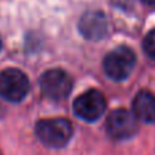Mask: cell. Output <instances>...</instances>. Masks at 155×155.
Segmentation results:
<instances>
[{
    "label": "cell",
    "mask_w": 155,
    "mask_h": 155,
    "mask_svg": "<svg viewBox=\"0 0 155 155\" xmlns=\"http://www.w3.org/2000/svg\"><path fill=\"white\" fill-rule=\"evenodd\" d=\"M78 30L88 40H102L107 36V18L102 11H88L80 19Z\"/></svg>",
    "instance_id": "7"
},
{
    "label": "cell",
    "mask_w": 155,
    "mask_h": 155,
    "mask_svg": "<svg viewBox=\"0 0 155 155\" xmlns=\"http://www.w3.org/2000/svg\"><path fill=\"white\" fill-rule=\"evenodd\" d=\"M36 135L40 141L51 148H61L73 136V126L64 118L41 120L36 124Z\"/></svg>",
    "instance_id": "1"
},
{
    "label": "cell",
    "mask_w": 155,
    "mask_h": 155,
    "mask_svg": "<svg viewBox=\"0 0 155 155\" xmlns=\"http://www.w3.org/2000/svg\"><path fill=\"white\" fill-rule=\"evenodd\" d=\"M136 63L133 51L128 47H117L106 55L103 61V69L111 80L121 81L129 77Z\"/></svg>",
    "instance_id": "2"
},
{
    "label": "cell",
    "mask_w": 155,
    "mask_h": 155,
    "mask_svg": "<svg viewBox=\"0 0 155 155\" xmlns=\"http://www.w3.org/2000/svg\"><path fill=\"white\" fill-rule=\"evenodd\" d=\"M40 88L48 99L59 102L69 96L73 89V81L66 71L61 69H52L41 76Z\"/></svg>",
    "instance_id": "4"
},
{
    "label": "cell",
    "mask_w": 155,
    "mask_h": 155,
    "mask_svg": "<svg viewBox=\"0 0 155 155\" xmlns=\"http://www.w3.org/2000/svg\"><path fill=\"white\" fill-rule=\"evenodd\" d=\"M29 80L18 69H6L0 73V96L8 102H21L29 92Z\"/></svg>",
    "instance_id": "3"
},
{
    "label": "cell",
    "mask_w": 155,
    "mask_h": 155,
    "mask_svg": "<svg viewBox=\"0 0 155 155\" xmlns=\"http://www.w3.org/2000/svg\"><path fill=\"white\" fill-rule=\"evenodd\" d=\"M2 47H3V44H2V38H0V51H2Z\"/></svg>",
    "instance_id": "12"
},
{
    "label": "cell",
    "mask_w": 155,
    "mask_h": 155,
    "mask_svg": "<svg viewBox=\"0 0 155 155\" xmlns=\"http://www.w3.org/2000/svg\"><path fill=\"white\" fill-rule=\"evenodd\" d=\"M136 120L137 118L135 117V114L129 113L128 110L117 108L107 117L106 129L113 139H117V140L129 139L137 132L139 126Z\"/></svg>",
    "instance_id": "6"
},
{
    "label": "cell",
    "mask_w": 155,
    "mask_h": 155,
    "mask_svg": "<svg viewBox=\"0 0 155 155\" xmlns=\"http://www.w3.org/2000/svg\"><path fill=\"white\" fill-rule=\"evenodd\" d=\"M133 114L143 122H155V95L140 91L133 99Z\"/></svg>",
    "instance_id": "8"
},
{
    "label": "cell",
    "mask_w": 155,
    "mask_h": 155,
    "mask_svg": "<svg viewBox=\"0 0 155 155\" xmlns=\"http://www.w3.org/2000/svg\"><path fill=\"white\" fill-rule=\"evenodd\" d=\"M146 4H150V6H155V0H143Z\"/></svg>",
    "instance_id": "11"
},
{
    "label": "cell",
    "mask_w": 155,
    "mask_h": 155,
    "mask_svg": "<svg viewBox=\"0 0 155 155\" xmlns=\"http://www.w3.org/2000/svg\"><path fill=\"white\" fill-rule=\"evenodd\" d=\"M114 3L117 4L118 7H124L125 8L126 6H130L133 3V0H114Z\"/></svg>",
    "instance_id": "10"
},
{
    "label": "cell",
    "mask_w": 155,
    "mask_h": 155,
    "mask_svg": "<svg viewBox=\"0 0 155 155\" xmlns=\"http://www.w3.org/2000/svg\"><path fill=\"white\" fill-rule=\"evenodd\" d=\"M0 155H2V152H0Z\"/></svg>",
    "instance_id": "13"
},
{
    "label": "cell",
    "mask_w": 155,
    "mask_h": 155,
    "mask_svg": "<svg viewBox=\"0 0 155 155\" xmlns=\"http://www.w3.org/2000/svg\"><path fill=\"white\" fill-rule=\"evenodd\" d=\"M73 107L77 117L94 122L97 118L102 117L106 110L104 95L97 89H89V91L81 94L74 100Z\"/></svg>",
    "instance_id": "5"
},
{
    "label": "cell",
    "mask_w": 155,
    "mask_h": 155,
    "mask_svg": "<svg viewBox=\"0 0 155 155\" xmlns=\"http://www.w3.org/2000/svg\"><path fill=\"white\" fill-rule=\"evenodd\" d=\"M143 48H144V52L151 59L155 61V29H152L146 36V38L143 41Z\"/></svg>",
    "instance_id": "9"
}]
</instances>
